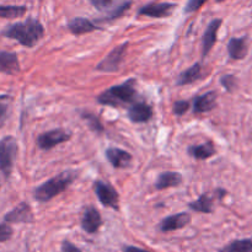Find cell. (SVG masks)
Wrapping results in <instances>:
<instances>
[{"instance_id": "cell-4", "label": "cell", "mask_w": 252, "mask_h": 252, "mask_svg": "<svg viewBox=\"0 0 252 252\" xmlns=\"http://www.w3.org/2000/svg\"><path fill=\"white\" fill-rule=\"evenodd\" d=\"M17 150V142L12 135H6L0 140V171L6 179L10 177L14 169Z\"/></svg>"}, {"instance_id": "cell-26", "label": "cell", "mask_w": 252, "mask_h": 252, "mask_svg": "<svg viewBox=\"0 0 252 252\" xmlns=\"http://www.w3.org/2000/svg\"><path fill=\"white\" fill-rule=\"evenodd\" d=\"M11 102H12L11 96L0 95V128L5 125L7 117H9Z\"/></svg>"}, {"instance_id": "cell-18", "label": "cell", "mask_w": 252, "mask_h": 252, "mask_svg": "<svg viewBox=\"0 0 252 252\" xmlns=\"http://www.w3.org/2000/svg\"><path fill=\"white\" fill-rule=\"evenodd\" d=\"M100 27L91 20L85 19V17H75L68 22V30L74 34V36H81V34L90 33V32L96 31Z\"/></svg>"}, {"instance_id": "cell-27", "label": "cell", "mask_w": 252, "mask_h": 252, "mask_svg": "<svg viewBox=\"0 0 252 252\" xmlns=\"http://www.w3.org/2000/svg\"><path fill=\"white\" fill-rule=\"evenodd\" d=\"M130 5H132V2H130V1H123L122 4L118 5L117 7H115L113 10H111V11L108 12L107 16L103 17V19H100L98 21H101V22L113 21V20H116V19H120V17L122 16V15L125 14V12L127 11L128 9H129Z\"/></svg>"}, {"instance_id": "cell-3", "label": "cell", "mask_w": 252, "mask_h": 252, "mask_svg": "<svg viewBox=\"0 0 252 252\" xmlns=\"http://www.w3.org/2000/svg\"><path fill=\"white\" fill-rule=\"evenodd\" d=\"M78 177L75 171H64L37 187L33 192L34 199L39 203H46L65 191Z\"/></svg>"}, {"instance_id": "cell-16", "label": "cell", "mask_w": 252, "mask_h": 252, "mask_svg": "<svg viewBox=\"0 0 252 252\" xmlns=\"http://www.w3.org/2000/svg\"><path fill=\"white\" fill-rule=\"evenodd\" d=\"M0 73L6 75H16L20 73V63L17 54L14 52H0Z\"/></svg>"}, {"instance_id": "cell-22", "label": "cell", "mask_w": 252, "mask_h": 252, "mask_svg": "<svg viewBox=\"0 0 252 252\" xmlns=\"http://www.w3.org/2000/svg\"><path fill=\"white\" fill-rule=\"evenodd\" d=\"M213 206H214V197L208 193H203L198 199H197V201L191 202V203L189 204V209H192L193 212H197V213H204V214L213 213L214 211Z\"/></svg>"}, {"instance_id": "cell-36", "label": "cell", "mask_w": 252, "mask_h": 252, "mask_svg": "<svg viewBox=\"0 0 252 252\" xmlns=\"http://www.w3.org/2000/svg\"><path fill=\"white\" fill-rule=\"evenodd\" d=\"M0 186H1V185H0Z\"/></svg>"}, {"instance_id": "cell-2", "label": "cell", "mask_w": 252, "mask_h": 252, "mask_svg": "<svg viewBox=\"0 0 252 252\" xmlns=\"http://www.w3.org/2000/svg\"><path fill=\"white\" fill-rule=\"evenodd\" d=\"M138 93L135 89V80L129 79L120 85L107 89L97 96V102L110 107H128L137 101Z\"/></svg>"}, {"instance_id": "cell-12", "label": "cell", "mask_w": 252, "mask_h": 252, "mask_svg": "<svg viewBox=\"0 0 252 252\" xmlns=\"http://www.w3.org/2000/svg\"><path fill=\"white\" fill-rule=\"evenodd\" d=\"M221 24H223V20L214 19L207 26L203 37H202V57L208 56L214 44L217 43V36H218V31L220 29Z\"/></svg>"}, {"instance_id": "cell-7", "label": "cell", "mask_w": 252, "mask_h": 252, "mask_svg": "<svg viewBox=\"0 0 252 252\" xmlns=\"http://www.w3.org/2000/svg\"><path fill=\"white\" fill-rule=\"evenodd\" d=\"M71 138L70 132L63 129H53L44 132L37 138V147L42 150H51L62 143L68 142Z\"/></svg>"}, {"instance_id": "cell-35", "label": "cell", "mask_w": 252, "mask_h": 252, "mask_svg": "<svg viewBox=\"0 0 252 252\" xmlns=\"http://www.w3.org/2000/svg\"><path fill=\"white\" fill-rule=\"evenodd\" d=\"M217 2H221V1H225V0H216Z\"/></svg>"}, {"instance_id": "cell-13", "label": "cell", "mask_w": 252, "mask_h": 252, "mask_svg": "<svg viewBox=\"0 0 252 252\" xmlns=\"http://www.w3.org/2000/svg\"><path fill=\"white\" fill-rule=\"evenodd\" d=\"M102 225V218L101 214L95 207H86L81 217V228L88 234L97 233L98 229Z\"/></svg>"}, {"instance_id": "cell-6", "label": "cell", "mask_w": 252, "mask_h": 252, "mask_svg": "<svg viewBox=\"0 0 252 252\" xmlns=\"http://www.w3.org/2000/svg\"><path fill=\"white\" fill-rule=\"evenodd\" d=\"M94 191H95L98 201L103 207L117 211L118 207H120L118 206L120 204V196H118V192L110 184L98 180L94 184Z\"/></svg>"}, {"instance_id": "cell-34", "label": "cell", "mask_w": 252, "mask_h": 252, "mask_svg": "<svg viewBox=\"0 0 252 252\" xmlns=\"http://www.w3.org/2000/svg\"><path fill=\"white\" fill-rule=\"evenodd\" d=\"M122 251L123 252H150V251L144 250V249H140V248H137V246H130V245L123 246Z\"/></svg>"}, {"instance_id": "cell-24", "label": "cell", "mask_w": 252, "mask_h": 252, "mask_svg": "<svg viewBox=\"0 0 252 252\" xmlns=\"http://www.w3.org/2000/svg\"><path fill=\"white\" fill-rule=\"evenodd\" d=\"M219 252H252V239L234 240L221 248Z\"/></svg>"}, {"instance_id": "cell-8", "label": "cell", "mask_w": 252, "mask_h": 252, "mask_svg": "<svg viewBox=\"0 0 252 252\" xmlns=\"http://www.w3.org/2000/svg\"><path fill=\"white\" fill-rule=\"evenodd\" d=\"M128 118L133 123H147L153 118V108L145 101H135L130 106H128L127 111Z\"/></svg>"}, {"instance_id": "cell-20", "label": "cell", "mask_w": 252, "mask_h": 252, "mask_svg": "<svg viewBox=\"0 0 252 252\" xmlns=\"http://www.w3.org/2000/svg\"><path fill=\"white\" fill-rule=\"evenodd\" d=\"M203 78V73H202V65L201 63H194L193 65L189 66V69L182 71L179 75L176 80V85L179 86H186L191 85V84L196 83V81L201 80Z\"/></svg>"}, {"instance_id": "cell-29", "label": "cell", "mask_w": 252, "mask_h": 252, "mask_svg": "<svg viewBox=\"0 0 252 252\" xmlns=\"http://www.w3.org/2000/svg\"><path fill=\"white\" fill-rule=\"evenodd\" d=\"M220 84L228 93H234L235 89L238 88V79H236V76L228 74V75L221 76Z\"/></svg>"}, {"instance_id": "cell-25", "label": "cell", "mask_w": 252, "mask_h": 252, "mask_svg": "<svg viewBox=\"0 0 252 252\" xmlns=\"http://www.w3.org/2000/svg\"><path fill=\"white\" fill-rule=\"evenodd\" d=\"M81 118H83V120L88 123V126L90 127V129L93 130V132H95L96 134H101V133L105 132V128H103L101 121L98 120V118L96 117L94 113L83 112L81 113Z\"/></svg>"}, {"instance_id": "cell-14", "label": "cell", "mask_w": 252, "mask_h": 252, "mask_svg": "<svg viewBox=\"0 0 252 252\" xmlns=\"http://www.w3.org/2000/svg\"><path fill=\"white\" fill-rule=\"evenodd\" d=\"M105 154L108 162L115 169H126L132 164V155L126 150L120 149V148H108V149H106Z\"/></svg>"}, {"instance_id": "cell-15", "label": "cell", "mask_w": 252, "mask_h": 252, "mask_svg": "<svg viewBox=\"0 0 252 252\" xmlns=\"http://www.w3.org/2000/svg\"><path fill=\"white\" fill-rule=\"evenodd\" d=\"M217 106V93L216 91H208V93L199 95L193 98L192 107H193L194 115L211 112Z\"/></svg>"}, {"instance_id": "cell-10", "label": "cell", "mask_w": 252, "mask_h": 252, "mask_svg": "<svg viewBox=\"0 0 252 252\" xmlns=\"http://www.w3.org/2000/svg\"><path fill=\"white\" fill-rule=\"evenodd\" d=\"M4 221L7 224L32 223L33 221V213H32L30 204L26 203V202H21L12 211L6 213V216L4 217Z\"/></svg>"}, {"instance_id": "cell-1", "label": "cell", "mask_w": 252, "mask_h": 252, "mask_svg": "<svg viewBox=\"0 0 252 252\" xmlns=\"http://www.w3.org/2000/svg\"><path fill=\"white\" fill-rule=\"evenodd\" d=\"M1 36L15 39L21 46L32 48L44 36V27L41 22L33 17H29L22 22L9 25L1 31Z\"/></svg>"}, {"instance_id": "cell-23", "label": "cell", "mask_w": 252, "mask_h": 252, "mask_svg": "<svg viewBox=\"0 0 252 252\" xmlns=\"http://www.w3.org/2000/svg\"><path fill=\"white\" fill-rule=\"evenodd\" d=\"M25 5H0V19H17L26 14Z\"/></svg>"}, {"instance_id": "cell-30", "label": "cell", "mask_w": 252, "mask_h": 252, "mask_svg": "<svg viewBox=\"0 0 252 252\" xmlns=\"http://www.w3.org/2000/svg\"><path fill=\"white\" fill-rule=\"evenodd\" d=\"M189 107H191V103H189V101L179 100L174 103V108H172V111H174L175 115L180 117V116H184L185 113L189 110Z\"/></svg>"}, {"instance_id": "cell-33", "label": "cell", "mask_w": 252, "mask_h": 252, "mask_svg": "<svg viewBox=\"0 0 252 252\" xmlns=\"http://www.w3.org/2000/svg\"><path fill=\"white\" fill-rule=\"evenodd\" d=\"M61 252H83V251H81L78 246L74 245L73 243H70L69 240H64L63 243H62Z\"/></svg>"}, {"instance_id": "cell-31", "label": "cell", "mask_w": 252, "mask_h": 252, "mask_svg": "<svg viewBox=\"0 0 252 252\" xmlns=\"http://www.w3.org/2000/svg\"><path fill=\"white\" fill-rule=\"evenodd\" d=\"M12 228L7 223L0 224V243H5V241L10 240L12 238Z\"/></svg>"}, {"instance_id": "cell-17", "label": "cell", "mask_w": 252, "mask_h": 252, "mask_svg": "<svg viewBox=\"0 0 252 252\" xmlns=\"http://www.w3.org/2000/svg\"><path fill=\"white\" fill-rule=\"evenodd\" d=\"M229 57L234 61H241L249 53L248 38L246 37H233L228 43Z\"/></svg>"}, {"instance_id": "cell-11", "label": "cell", "mask_w": 252, "mask_h": 252, "mask_svg": "<svg viewBox=\"0 0 252 252\" xmlns=\"http://www.w3.org/2000/svg\"><path fill=\"white\" fill-rule=\"evenodd\" d=\"M189 223H191V214H189L187 212H181V213L172 214V216L162 219L159 229L162 233H170V231L180 230L189 225Z\"/></svg>"}, {"instance_id": "cell-9", "label": "cell", "mask_w": 252, "mask_h": 252, "mask_svg": "<svg viewBox=\"0 0 252 252\" xmlns=\"http://www.w3.org/2000/svg\"><path fill=\"white\" fill-rule=\"evenodd\" d=\"M176 4L174 2H150L144 5L138 10V15L154 17V19H162L172 14Z\"/></svg>"}, {"instance_id": "cell-28", "label": "cell", "mask_w": 252, "mask_h": 252, "mask_svg": "<svg viewBox=\"0 0 252 252\" xmlns=\"http://www.w3.org/2000/svg\"><path fill=\"white\" fill-rule=\"evenodd\" d=\"M90 1V4L93 5L94 7H95L96 10H98V11L101 12H105V11H111V10H113L115 7V5H117V2L120 1V0H89Z\"/></svg>"}, {"instance_id": "cell-32", "label": "cell", "mask_w": 252, "mask_h": 252, "mask_svg": "<svg viewBox=\"0 0 252 252\" xmlns=\"http://www.w3.org/2000/svg\"><path fill=\"white\" fill-rule=\"evenodd\" d=\"M208 0H189L185 6V12L186 14H191V12L197 11L198 9H201L202 5L206 4Z\"/></svg>"}, {"instance_id": "cell-5", "label": "cell", "mask_w": 252, "mask_h": 252, "mask_svg": "<svg viewBox=\"0 0 252 252\" xmlns=\"http://www.w3.org/2000/svg\"><path fill=\"white\" fill-rule=\"evenodd\" d=\"M128 42L120 44L118 47L113 48L100 63L96 65V70L102 71V73H115L120 69V65L122 64L125 59L126 53L128 49Z\"/></svg>"}, {"instance_id": "cell-19", "label": "cell", "mask_w": 252, "mask_h": 252, "mask_svg": "<svg viewBox=\"0 0 252 252\" xmlns=\"http://www.w3.org/2000/svg\"><path fill=\"white\" fill-rule=\"evenodd\" d=\"M181 184H182V175L180 174V172L165 171V172H161V174L158 176L154 186L158 191H161V189L177 187Z\"/></svg>"}, {"instance_id": "cell-21", "label": "cell", "mask_w": 252, "mask_h": 252, "mask_svg": "<svg viewBox=\"0 0 252 252\" xmlns=\"http://www.w3.org/2000/svg\"><path fill=\"white\" fill-rule=\"evenodd\" d=\"M187 153L196 160H207L217 154V149L213 143L208 142L203 143V144L191 145L187 149Z\"/></svg>"}]
</instances>
